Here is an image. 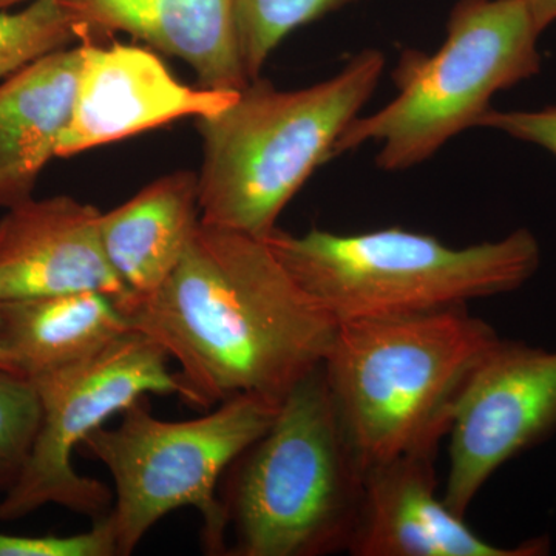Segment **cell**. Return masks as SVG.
Returning a JSON list of instances; mask_svg holds the SVG:
<instances>
[{
  "mask_svg": "<svg viewBox=\"0 0 556 556\" xmlns=\"http://www.w3.org/2000/svg\"><path fill=\"white\" fill-rule=\"evenodd\" d=\"M115 303L177 362L179 397L203 409L240 394L280 405L324 365L338 329L268 241L201 222L155 292Z\"/></svg>",
  "mask_w": 556,
  "mask_h": 556,
  "instance_id": "1",
  "label": "cell"
},
{
  "mask_svg": "<svg viewBox=\"0 0 556 556\" xmlns=\"http://www.w3.org/2000/svg\"><path fill=\"white\" fill-rule=\"evenodd\" d=\"M383 68L382 51L364 50L338 75L306 89L278 90L260 76L228 108L197 118L200 222L268 239L289 201L334 156Z\"/></svg>",
  "mask_w": 556,
  "mask_h": 556,
  "instance_id": "2",
  "label": "cell"
},
{
  "mask_svg": "<svg viewBox=\"0 0 556 556\" xmlns=\"http://www.w3.org/2000/svg\"><path fill=\"white\" fill-rule=\"evenodd\" d=\"M500 339L468 305L339 324L324 372L362 467L438 450L464 387Z\"/></svg>",
  "mask_w": 556,
  "mask_h": 556,
  "instance_id": "3",
  "label": "cell"
},
{
  "mask_svg": "<svg viewBox=\"0 0 556 556\" xmlns=\"http://www.w3.org/2000/svg\"><path fill=\"white\" fill-rule=\"evenodd\" d=\"M364 475L321 365L285 397L268 430L226 470L219 501L233 536L226 555L348 552Z\"/></svg>",
  "mask_w": 556,
  "mask_h": 556,
  "instance_id": "4",
  "label": "cell"
},
{
  "mask_svg": "<svg viewBox=\"0 0 556 556\" xmlns=\"http://www.w3.org/2000/svg\"><path fill=\"white\" fill-rule=\"evenodd\" d=\"M266 241L336 325L506 294L532 278L541 258L527 229L467 248L397 226L348 236L320 229L292 236L277 228Z\"/></svg>",
  "mask_w": 556,
  "mask_h": 556,
  "instance_id": "5",
  "label": "cell"
},
{
  "mask_svg": "<svg viewBox=\"0 0 556 556\" xmlns=\"http://www.w3.org/2000/svg\"><path fill=\"white\" fill-rule=\"evenodd\" d=\"M540 35L526 0H459L441 49L402 53L391 73L397 97L357 116L334 156L376 142V166L386 172L431 159L450 139L478 127L496 93L540 73Z\"/></svg>",
  "mask_w": 556,
  "mask_h": 556,
  "instance_id": "6",
  "label": "cell"
},
{
  "mask_svg": "<svg viewBox=\"0 0 556 556\" xmlns=\"http://www.w3.org/2000/svg\"><path fill=\"white\" fill-rule=\"evenodd\" d=\"M278 407L240 394L207 415L164 420L141 397L121 413L118 426L89 434L78 450L100 460L115 486L108 521L116 555L134 554L156 522L182 507L200 511L207 554L226 555L219 484L230 464L268 430Z\"/></svg>",
  "mask_w": 556,
  "mask_h": 556,
  "instance_id": "7",
  "label": "cell"
},
{
  "mask_svg": "<svg viewBox=\"0 0 556 556\" xmlns=\"http://www.w3.org/2000/svg\"><path fill=\"white\" fill-rule=\"evenodd\" d=\"M169 361L159 343L130 329L86 361L30 378L40 402L38 433L20 477L0 500V521H16L51 504L91 521L108 517L112 490L78 473L73 453L146 394L179 396Z\"/></svg>",
  "mask_w": 556,
  "mask_h": 556,
  "instance_id": "8",
  "label": "cell"
},
{
  "mask_svg": "<svg viewBox=\"0 0 556 556\" xmlns=\"http://www.w3.org/2000/svg\"><path fill=\"white\" fill-rule=\"evenodd\" d=\"M556 431V351L500 339L457 399L442 500L466 518L489 479Z\"/></svg>",
  "mask_w": 556,
  "mask_h": 556,
  "instance_id": "9",
  "label": "cell"
},
{
  "mask_svg": "<svg viewBox=\"0 0 556 556\" xmlns=\"http://www.w3.org/2000/svg\"><path fill=\"white\" fill-rule=\"evenodd\" d=\"M80 51L72 118L58 146L62 159L177 119L212 115L228 108L239 93L186 86L142 47H101L86 40Z\"/></svg>",
  "mask_w": 556,
  "mask_h": 556,
  "instance_id": "10",
  "label": "cell"
},
{
  "mask_svg": "<svg viewBox=\"0 0 556 556\" xmlns=\"http://www.w3.org/2000/svg\"><path fill=\"white\" fill-rule=\"evenodd\" d=\"M438 450L368 467L348 554L354 556H543L547 538L501 547L478 535L438 495Z\"/></svg>",
  "mask_w": 556,
  "mask_h": 556,
  "instance_id": "11",
  "label": "cell"
},
{
  "mask_svg": "<svg viewBox=\"0 0 556 556\" xmlns=\"http://www.w3.org/2000/svg\"><path fill=\"white\" fill-rule=\"evenodd\" d=\"M0 219V302L94 291L126 298L100 233L102 212L72 197L30 199Z\"/></svg>",
  "mask_w": 556,
  "mask_h": 556,
  "instance_id": "12",
  "label": "cell"
},
{
  "mask_svg": "<svg viewBox=\"0 0 556 556\" xmlns=\"http://www.w3.org/2000/svg\"><path fill=\"white\" fill-rule=\"evenodd\" d=\"M94 35L126 33L152 49L185 61L200 87L241 90L251 80L241 62L236 0H61Z\"/></svg>",
  "mask_w": 556,
  "mask_h": 556,
  "instance_id": "13",
  "label": "cell"
},
{
  "mask_svg": "<svg viewBox=\"0 0 556 556\" xmlns=\"http://www.w3.org/2000/svg\"><path fill=\"white\" fill-rule=\"evenodd\" d=\"M80 46L53 51L0 86V207L33 199L72 118Z\"/></svg>",
  "mask_w": 556,
  "mask_h": 556,
  "instance_id": "14",
  "label": "cell"
},
{
  "mask_svg": "<svg viewBox=\"0 0 556 556\" xmlns=\"http://www.w3.org/2000/svg\"><path fill=\"white\" fill-rule=\"evenodd\" d=\"M199 225V175L188 170L155 179L101 214L102 248L126 287L124 299L155 292L177 268Z\"/></svg>",
  "mask_w": 556,
  "mask_h": 556,
  "instance_id": "15",
  "label": "cell"
},
{
  "mask_svg": "<svg viewBox=\"0 0 556 556\" xmlns=\"http://www.w3.org/2000/svg\"><path fill=\"white\" fill-rule=\"evenodd\" d=\"M129 331L116 303L101 292L0 302V339L28 379L86 361Z\"/></svg>",
  "mask_w": 556,
  "mask_h": 556,
  "instance_id": "16",
  "label": "cell"
},
{
  "mask_svg": "<svg viewBox=\"0 0 556 556\" xmlns=\"http://www.w3.org/2000/svg\"><path fill=\"white\" fill-rule=\"evenodd\" d=\"M353 2L356 0H236L237 40L248 79L262 76L270 54L292 31Z\"/></svg>",
  "mask_w": 556,
  "mask_h": 556,
  "instance_id": "17",
  "label": "cell"
},
{
  "mask_svg": "<svg viewBox=\"0 0 556 556\" xmlns=\"http://www.w3.org/2000/svg\"><path fill=\"white\" fill-rule=\"evenodd\" d=\"M84 39L78 21L61 0H33L27 9L0 13V78Z\"/></svg>",
  "mask_w": 556,
  "mask_h": 556,
  "instance_id": "18",
  "label": "cell"
},
{
  "mask_svg": "<svg viewBox=\"0 0 556 556\" xmlns=\"http://www.w3.org/2000/svg\"><path fill=\"white\" fill-rule=\"evenodd\" d=\"M40 422V402L27 376L0 368V492L16 482Z\"/></svg>",
  "mask_w": 556,
  "mask_h": 556,
  "instance_id": "19",
  "label": "cell"
},
{
  "mask_svg": "<svg viewBox=\"0 0 556 556\" xmlns=\"http://www.w3.org/2000/svg\"><path fill=\"white\" fill-rule=\"evenodd\" d=\"M0 556H118L108 517L76 535L17 536L0 533Z\"/></svg>",
  "mask_w": 556,
  "mask_h": 556,
  "instance_id": "20",
  "label": "cell"
},
{
  "mask_svg": "<svg viewBox=\"0 0 556 556\" xmlns=\"http://www.w3.org/2000/svg\"><path fill=\"white\" fill-rule=\"evenodd\" d=\"M478 127L503 131L519 141L540 146L556 156V104L533 112L490 109L479 119Z\"/></svg>",
  "mask_w": 556,
  "mask_h": 556,
  "instance_id": "21",
  "label": "cell"
},
{
  "mask_svg": "<svg viewBox=\"0 0 556 556\" xmlns=\"http://www.w3.org/2000/svg\"><path fill=\"white\" fill-rule=\"evenodd\" d=\"M538 30L543 33L556 21V0H526Z\"/></svg>",
  "mask_w": 556,
  "mask_h": 556,
  "instance_id": "22",
  "label": "cell"
},
{
  "mask_svg": "<svg viewBox=\"0 0 556 556\" xmlns=\"http://www.w3.org/2000/svg\"><path fill=\"white\" fill-rule=\"evenodd\" d=\"M0 368L7 369V371H13L17 372V375H21V372L17 371L16 365H14L13 361H11L10 354L7 353L5 346H3L2 343V339H0Z\"/></svg>",
  "mask_w": 556,
  "mask_h": 556,
  "instance_id": "23",
  "label": "cell"
},
{
  "mask_svg": "<svg viewBox=\"0 0 556 556\" xmlns=\"http://www.w3.org/2000/svg\"><path fill=\"white\" fill-rule=\"evenodd\" d=\"M22 2H27V0H0V13H2V11H9L11 7Z\"/></svg>",
  "mask_w": 556,
  "mask_h": 556,
  "instance_id": "24",
  "label": "cell"
}]
</instances>
